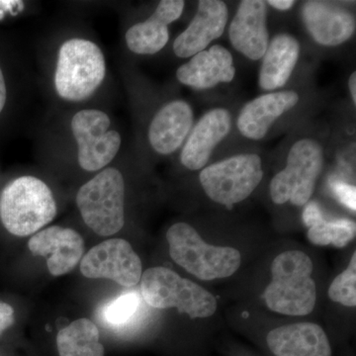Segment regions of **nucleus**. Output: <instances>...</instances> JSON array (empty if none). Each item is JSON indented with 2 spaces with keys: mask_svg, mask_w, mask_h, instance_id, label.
<instances>
[{
  "mask_svg": "<svg viewBox=\"0 0 356 356\" xmlns=\"http://www.w3.org/2000/svg\"><path fill=\"white\" fill-rule=\"evenodd\" d=\"M166 240L172 261L200 280L229 277L242 264V254L236 248L204 242L198 232L186 222L172 225Z\"/></svg>",
  "mask_w": 356,
  "mask_h": 356,
  "instance_id": "2",
  "label": "nucleus"
},
{
  "mask_svg": "<svg viewBox=\"0 0 356 356\" xmlns=\"http://www.w3.org/2000/svg\"><path fill=\"white\" fill-rule=\"evenodd\" d=\"M28 248L33 255L46 259L49 273L63 276L77 266L84 254V241L76 231L64 227H49L30 238Z\"/></svg>",
  "mask_w": 356,
  "mask_h": 356,
  "instance_id": "11",
  "label": "nucleus"
},
{
  "mask_svg": "<svg viewBox=\"0 0 356 356\" xmlns=\"http://www.w3.org/2000/svg\"><path fill=\"white\" fill-rule=\"evenodd\" d=\"M235 74L233 56L221 44H214L196 54L177 72L180 83L198 90L231 83Z\"/></svg>",
  "mask_w": 356,
  "mask_h": 356,
  "instance_id": "16",
  "label": "nucleus"
},
{
  "mask_svg": "<svg viewBox=\"0 0 356 356\" xmlns=\"http://www.w3.org/2000/svg\"><path fill=\"white\" fill-rule=\"evenodd\" d=\"M142 297L136 291L126 292L107 302L100 310V318L109 329L121 331L127 327L137 316Z\"/></svg>",
  "mask_w": 356,
  "mask_h": 356,
  "instance_id": "24",
  "label": "nucleus"
},
{
  "mask_svg": "<svg viewBox=\"0 0 356 356\" xmlns=\"http://www.w3.org/2000/svg\"><path fill=\"white\" fill-rule=\"evenodd\" d=\"M6 96L7 91L6 81H4V76L3 74H2V70L0 69V112L3 110L4 105H6Z\"/></svg>",
  "mask_w": 356,
  "mask_h": 356,
  "instance_id": "29",
  "label": "nucleus"
},
{
  "mask_svg": "<svg viewBox=\"0 0 356 356\" xmlns=\"http://www.w3.org/2000/svg\"><path fill=\"white\" fill-rule=\"evenodd\" d=\"M348 86H350V91L351 98H353V103L356 104V74L355 72L351 74L350 81H348Z\"/></svg>",
  "mask_w": 356,
  "mask_h": 356,
  "instance_id": "30",
  "label": "nucleus"
},
{
  "mask_svg": "<svg viewBox=\"0 0 356 356\" xmlns=\"http://www.w3.org/2000/svg\"><path fill=\"white\" fill-rule=\"evenodd\" d=\"M60 356H104L97 325L89 318H79L63 327L57 334Z\"/></svg>",
  "mask_w": 356,
  "mask_h": 356,
  "instance_id": "23",
  "label": "nucleus"
},
{
  "mask_svg": "<svg viewBox=\"0 0 356 356\" xmlns=\"http://www.w3.org/2000/svg\"><path fill=\"white\" fill-rule=\"evenodd\" d=\"M303 222L308 227V240L315 245L325 247L332 245L341 248L346 247L355 238V222L348 219L327 221L316 201L306 204L303 211Z\"/></svg>",
  "mask_w": 356,
  "mask_h": 356,
  "instance_id": "22",
  "label": "nucleus"
},
{
  "mask_svg": "<svg viewBox=\"0 0 356 356\" xmlns=\"http://www.w3.org/2000/svg\"><path fill=\"white\" fill-rule=\"evenodd\" d=\"M313 261L301 250L281 252L271 264V281L264 292L269 310L303 317L314 311L317 301V287L313 274Z\"/></svg>",
  "mask_w": 356,
  "mask_h": 356,
  "instance_id": "1",
  "label": "nucleus"
},
{
  "mask_svg": "<svg viewBox=\"0 0 356 356\" xmlns=\"http://www.w3.org/2000/svg\"><path fill=\"white\" fill-rule=\"evenodd\" d=\"M229 40L236 51L250 60H261L268 47L266 2L243 0L229 29Z\"/></svg>",
  "mask_w": 356,
  "mask_h": 356,
  "instance_id": "14",
  "label": "nucleus"
},
{
  "mask_svg": "<svg viewBox=\"0 0 356 356\" xmlns=\"http://www.w3.org/2000/svg\"><path fill=\"white\" fill-rule=\"evenodd\" d=\"M267 3L270 4L271 6L278 9V10L285 11L292 8L294 6L295 1H293V0H270Z\"/></svg>",
  "mask_w": 356,
  "mask_h": 356,
  "instance_id": "28",
  "label": "nucleus"
},
{
  "mask_svg": "<svg viewBox=\"0 0 356 356\" xmlns=\"http://www.w3.org/2000/svg\"><path fill=\"white\" fill-rule=\"evenodd\" d=\"M106 74L102 51L93 42L70 39L58 51L55 86L58 95L67 102H81L102 86Z\"/></svg>",
  "mask_w": 356,
  "mask_h": 356,
  "instance_id": "5",
  "label": "nucleus"
},
{
  "mask_svg": "<svg viewBox=\"0 0 356 356\" xmlns=\"http://www.w3.org/2000/svg\"><path fill=\"white\" fill-rule=\"evenodd\" d=\"M332 189L339 202L348 209L355 212L356 189L355 186L344 184L343 181H334L332 184Z\"/></svg>",
  "mask_w": 356,
  "mask_h": 356,
  "instance_id": "26",
  "label": "nucleus"
},
{
  "mask_svg": "<svg viewBox=\"0 0 356 356\" xmlns=\"http://www.w3.org/2000/svg\"><path fill=\"white\" fill-rule=\"evenodd\" d=\"M262 178V161L257 154H238L212 163L199 175L206 195L229 208L250 197Z\"/></svg>",
  "mask_w": 356,
  "mask_h": 356,
  "instance_id": "7",
  "label": "nucleus"
},
{
  "mask_svg": "<svg viewBox=\"0 0 356 356\" xmlns=\"http://www.w3.org/2000/svg\"><path fill=\"white\" fill-rule=\"evenodd\" d=\"M324 163L323 147L316 140L302 139L293 145L286 168L273 178L270 197L277 205L305 206L310 201Z\"/></svg>",
  "mask_w": 356,
  "mask_h": 356,
  "instance_id": "8",
  "label": "nucleus"
},
{
  "mask_svg": "<svg viewBox=\"0 0 356 356\" xmlns=\"http://www.w3.org/2000/svg\"><path fill=\"white\" fill-rule=\"evenodd\" d=\"M110 125L108 115L100 110H81L72 118V134L79 146V163L84 170H102L120 149V134L109 130Z\"/></svg>",
  "mask_w": 356,
  "mask_h": 356,
  "instance_id": "9",
  "label": "nucleus"
},
{
  "mask_svg": "<svg viewBox=\"0 0 356 356\" xmlns=\"http://www.w3.org/2000/svg\"><path fill=\"white\" fill-rule=\"evenodd\" d=\"M300 44L291 35L280 34L274 37L264 55L259 86L271 91L286 84L298 62Z\"/></svg>",
  "mask_w": 356,
  "mask_h": 356,
  "instance_id": "21",
  "label": "nucleus"
},
{
  "mask_svg": "<svg viewBox=\"0 0 356 356\" xmlns=\"http://www.w3.org/2000/svg\"><path fill=\"white\" fill-rule=\"evenodd\" d=\"M232 116L228 110L215 108L207 112L196 124L180 154V161L191 170H202L215 147L228 136Z\"/></svg>",
  "mask_w": 356,
  "mask_h": 356,
  "instance_id": "15",
  "label": "nucleus"
},
{
  "mask_svg": "<svg viewBox=\"0 0 356 356\" xmlns=\"http://www.w3.org/2000/svg\"><path fill=\"white\" fill-rule=\"evenodd\" d=\"M228 22V7L220 0L199 1L197 13L188 27L173 43V51L179 58H191L205 50L220 38Z\"/></svg>",
  "mask_w": 356,
  "mask_h": 356,
  "instance_id": "12",
  "label": "nucleus"
},
{
  "mask_svg": "<svg viewBox=\"0 0 356 356\" xmlns=\"http://www.w3.org/2000/svg\"><path fill=\"white\" fill-rule=\"evenodd\" d=\"M56 215L55 197L48 185L39 178H16L0 196V220L11 235H35L50 224Z\"/></svg>",
  "mask_w": 356,
  "mask_h": 356,
  "instance_id": "3",
  "label": "nucleus"
},
{
  "mask_svg": "<svg viewBox=\"0 0 356 356\" xmlns=\"http://www.w3.org/2000/svg\"><path fill=\"white\" fill-rule=\"evenodd\" d=\"M299 102L295 91L285 90L259 96L245 105L238 118L240 133L250 140L266 137L274 122Z\"/></svg>",
  "mask_w": 356,
  "mask_h": 356,
  "instance_id": "19",
  "label": "nucleus"
},
{
  "mask_svg": "<svg viewBox=\"0 0 356 356\" xmlns=\"http://www.w3.org/2000/svg\"><path fill=\"white\" fill-rule=\"evenodd\" d=\"M266 343L275 356H332L329 337L314 323H296L268 332Z\"/></svg>",
  "mask_w": 356,
  "mask_h": 356,
  "instance_id": "17",
  "label": "nucleus"
},
{
  "mask_svg": "<svg viewBox=\"0 0 356 356\" xmlns=\"http://www.w3.org/2000/svg\"><path fill=\"white\" fill-rule=\"evenodd\" d=\"M193 121V110L188 103L184 100L168 103L159 110L149 125V144L156 153H175L191 132Z\"/></svg>",
  "mask_w": 356,
  "mask_h": 356,
  "instance_id": "20",
  "label": "nucleus"
},
{
  "mask_svg": "<svg viewBox=\"0 0 356 356\" xmlns=\"http://www.w3.org/2000/svg\"><path fill=\"white\" fill-rule=\"evenodd\" d=\"M81 271L86 278H104L130 288L140 282L143 266L130 243L123 238H111L95 245L84 255Z\"/></svg>",
  "mask_w": 356,
  "mask_h": 356,
  "instance_id": "10",
  "label": "nucleus"
},
{
  "mask_svg": "<svg viewBox=\"0 0 356 356\" xmlns=\"http://www.w3.org/2000/svg\"><path fill=\"white\" fill-rule=\"evenodd\" d=\"M184 6L182 0L159 2L149 19L132 26L126 33L128 48L138 55H154L163 50L170 39L168 25L181 16Z\"/></svg>",
  "mask_w": 356,
  "mask_h": 356,
  "instance_id": "18",
  "label": "nucleus"
},
{
  "mask_svg": "<svg viewBox=\"0 0 356 356\" xmlns=\"http://www.w3.org/2000/svg\"><path fill=\"white\" fill-rule=\"evenodd\" d=\"M334 303L355 308L356 306V252H353L346 270L337 275L327 291Z\"/></svg>",
  "mask_w": 356,
  "mask_h": 356,
  "instance_id": "25",
  "label": "nucleus"
},
{
  "mask_svg": "<svg viewBox=\"0 0 356 356\" xmlns=\"http://www.w3.org/2000/svg\"><path fill=\"white\" fill-rule=\"evenodd\" d=\"M140 296L153 308L177 309L191 318H206L217 311V300L193 281L185 280L172 269L152 267L142 274Z\"/></svg>",
  "mask_w": 356,
  "mask_h": 356,
  "instance_id": "4",
  "label": "nucleus"
},
{
  "mask_svg": "<svg viewBox=\"0 0 356 356\" xmlns=\"http://www.w3.org/2000/svg\"><path fill=\"white\" fill-rule=\"evenodd\" d=\"M304 24L322 46L336 47L355 34V16L343 7L325 1H307L302 8Z\"/></svg>",
  "mask_w": 356,
  "mask_h": 356,
  "instance_id": "13",
  "label": "nucleus"
},
{
  "mask_svg": "<svg viewBox=\"0 0 356 356\" xmlns=\"http://www.w3.org/2000/svg\"><path fill=\"white\" fill-rule=\"evenodd\" d=\"M76 204L86 226L99 236L120 232L125 224V182L117 168L98 173L79 188Z\"/></svg>",
  "mask_w": 356,
  "mask_h": 356,
  "instance_id": "6",
  "label": "nucleus"
},
{
  "mask_svg": "<svg viewBox=\"0 0 356 356\" xmlns=\"http://www.w3.org/2000/svg\"><path fill=\"white\" fill-rule=\"evenodd\" d=\"M14 322H15L14 309L9 304L0 301V334L9 329Z\"/></svg>",
  "mask_w": 356,
  "mask_h": 356,
  "instance_id": "27",
  "label": "nucleus"
}]
</instances>
